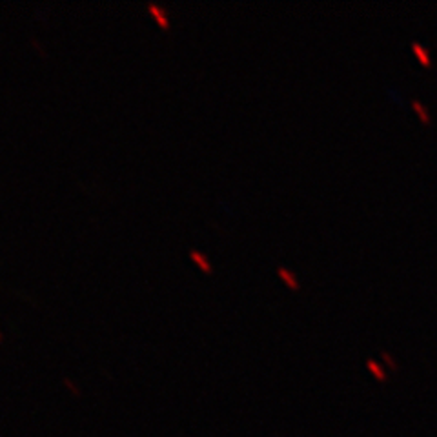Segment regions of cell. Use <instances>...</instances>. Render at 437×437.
Masks as SVG:
<instances>
[{
    "label": "cell",
    "mask_w": 437,
    "mask_h": 437,
    "mask_svg": "<svg viewBox=\"0 0 437 437\" xmlns=\"http://www.w3.org/2000/svg\"><path fill=\"white\" fill-rule=\"evenodd\" d=\"M148 10L152 11L153 17L157 19V22L161 24V28H164V29L170 28V19H168V13H166V10H164L162 6L153 4V2H152V4H148Z\"/></svg>",
    "instance_id": "6da1fadb"
},
{
    "label": "cell",
    "mask_w": 437,
    "mask_h": 437,
    "mask_svg": "<svg viewBox=\"0 0 437 437\" xmlns=\"http://www.w3.org/2000/svg\"><path fill=\"white\" fill-rule=\"evenodd\" d=\"M277 273H279V277L282 280H284L286 284L290 286V288H294V290H299V280H297V277H295V273L294 271H290V270H286V268H277Z\"/></svg>",
    "instance_id": "7a4b0ae2"
},
{
    "label": "cell",
    "mask_w": 437,
    "mask_h": 437,
    "mask_svg": "<svg viewBox=\"0 0 437 437\" xmlns=\"http://www.w3.org/2000/svg\"><path fill=\"white\" fill-rule=\"evenodd\" d=\"M190 257H191V259H193L195 262H197V264H199L200 268H202V270H206V271L211 270V262H209V259H208V257H206L202 252H197V250H191V252H190Z\"/></svg>",
    "instance_id": "3957f363"
},
{
    "label": "cell",
    "mask_w": 437,
    "mask_h": 437,
    "mask_svg": "<svg viewBox=\"0 0 437 437\" xmlns=\"http://www.w3.org/2000/svg\"><path fill=\"white\" fill-rule=\"evenodd\" d=\"M412 49L415 51V55H417L419 60L423 62L424 66H428V64H430V53H428V49L424 48V46H421L419 42H413V44H412Z\"/></svg>",
    "instance_id": "277c9868"
},
{
    "label": "cell",
    "mask_w": 437,
    "mask_h": 437,
    "mask_svg": "<svg viewBox=\"0 0 437 437\" xmlns=\"http://www.w3.org/2000/svg\"><path fill=\"white\" fill-rule=\"evenodd\" d=\"M412 106H413V108H415V109H417V113L421 115V119H423L424 122H430V115H428V109L424 108V106L421 104L419 100H413Z\"/></svg>",
    "instance_id": "5b68a950"
},
{
    "label": "cell",
    "mask_w": 437,
    "mask_h": 437,
    "mask_svg": "<svg viewBox=\"0 0 437 437\" xmlns=\"http://www.w3.org/2000/svg\"><path fill=\"white\" fill-rule=\"evenodd\" d=\"M368 368H370L374 374H376L377 377H381V379H385V372H383V368H381V365H377L376 361H368Z\"/></svg>",
    "instance_id": "8992f818"
},
{
    "label": "cell",
    "mask_w": 437,
    "mask_h": 437,
    "mask_svg": "<svg viewBox=\"0 0 437 437\" xmlns=\"http://www.w3.org/2000/svg\"><path fill=\"white\" fill-rule=\"evenodd\" d=\"M64 383H66V386H67V388H69V390H71V392H75V395L81 394V390L77 388L75 383H71V381H69V379H66V381H64Z\"/></svg>",
    "instance_id": "52a82bcc"
},
{
    "label": "cell",
    "mask_w": 437,
    "mask_h": 437,
    "mask_svg": "<svg viewBox=\"0 0 437 437\" xmlns=\"http://www.w3.org/2000/svg\"><path fill=\"white\" fill-rule=\"evenodd\" d=\"M383 357H385L386 361H388V362H390V366H395V361H394V359H392V357H390V355H388V353H383Z\"/></svg>",
    "instance_id": "ba28073f"
},
{
    "label": "cell",
    "mask_w": 437,
    "mask_h": 437,
    "mask_svg": "<svg viewBox=\"0 0 437 437\" xmlns=\"http://www.w3.org/2000/svg\"><path fill=\"white\" fill-rule=\"evenodd\" d=\"M0 339H2V335H0Z\"/></svg>",
    "instance_id": "9c48e42d"
}]
</instances>
